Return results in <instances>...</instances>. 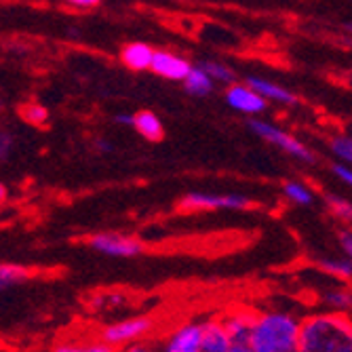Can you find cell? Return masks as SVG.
Listing matches in <instances>:
<instances>
[{
    "instance_id": "6da1fadb",
    "label": "cell",
    "mask_w": 352,
    "mask_h": 352,
    "mask_svg": "<svg viewBox=\"0 0 352 352\" xmlns=\"http://www.w3.org/2000/svg\"><path fill=\"white\" fill-rule=\"evenodd\" d=\"M348 321L342 316H314L300 325L298 350L306 352H348L352 348Z\"/></svg>"
},
{
    "instance_id": "7a4b0ae2",
    "label": "cell",
    "mask_w": 352,
    "mask_h": 352,
    "mask_svg": "<svg viewBox=\"0 0 352 352\" xmlns=\"http://www.w3.org/2000/svg\"><path fill=\"white\" fill-rule=\"evenodd\" d=\"M300 323L289 314H266L251 325L253 352H294L298 350Z\"/></svg>"
},
{
    "instance_id": "3957f363",
    "label": "cell",
    "mask_w": 352,
    "mask_h": 352,
    "mask_svg": "<svg viewBox=\"0 0 352 352\" xmlns=\"http://www.w3.org/2000/svg\"><path fill=\"white\" fill-rule=\"evenodd\" d=\"M251 129L258 133L260 138L268 140L270 144H276L278 148H283L285 152H289L292 156H298L302 161H312V154L306 146H302L296 138H292L289 133H285L276 126L268 124V122H262V120H253L251 122Z\"/></svg>"
},
{
    "instance_id": "277c9868",
    "label": "cell",
    "mask_w": 352,
    "mask_h": 352,
    "mask_svg": "<svg viewBox=\"0 0 352 352\" xmlns=\"http://www.w3.org/2000/svg\"><path fill=\"white\" fill-rule=\"evenodd\" d=\"M249 205V199L228 195V197H215V195H201V192H192L182 201L184 211H199V209H245Z\"/></svg>"
},
{
    "instance_id": "5b68a950",
    "label": "cell",
    "mask_w": 352,
    "mask_h": 352,
    "mask_svg": "<svg viewBox=\"0 0 352 352\" xmlns=\"http://www.w3.org/2000/svg\"><path fill=\"white\" fill-rule=\"evenodd\" d=\"M91 245L102 253L114 255V258H133L144 249L140 241L122 234H98L91 239Z\"/></svg>"
},
{
    "instance_id": "8992f818",
    "label": "cell",
    "mask_w": 352,
    "mask_h": 352,
    "mask_svg": "<svg viewBox=\"0 0 352 352\" xmlns=\"http://www.w3.org/2000/svg\"><path fill=\"white\" fill-rule=\"evenodd\" d=\"M152 321L150 318H131V321H124L118 325H112L104 331V342L108 346H120L124 342H131L140 336H144L146 331H150Z\"/></svg>"
},
{
    "instance_id": "52a82bcc",
    "label": "cell",
    "mask_w": 352,
    "mask_h": 352,
    "mask_svg": "<svg viewBox=\"0 0 352 352\" xmlns=\"http://www.w3.org/2000/svg\"><path fill=\"white\" fill-rule=\"evenodd\" d=\"M150 70L156 72L158 76H165L169 80H184V76L190 72V63L177 55L165 53V51H154Z\"/></svg>"
},
{
    "instance_id": "ba28073f",
    "label": "cell",
    "mask_w": 352,
    "mask_h": 352,
    "mask_svg": "<svg viewBox=\"0 0 352 352\" xmlns=\"http://www.w3.org/2000/svg\"><path fill=\"white\" fill-rule=\"evenodd\" d=\"M226 100L234 110L247 112V114H258L266 108V100L260 93H255L249 85H234L228 89Z\"/></svg>"
},
{
    "instance_id": "9c48e42d",
    "label": "cell",
    "mask_w": 352,
    "mask_h": 352,
    "mask_svg": "<svg viewBox=\"0 0 352 352\" xmlns=\"http://www.w3.org/2000/svg\"><path fill=\"white\" fill-rule=\"evenodd\" d=\"M251 325L253 321L243 314L223 323L228 333V352H251Z\"/></svg>"
},
{
    "instance_id": "30bf717a",
    "label": "cell",
    "mask_w": 352,
    "mask_h": 352,
    "mask_svg": "<svg viewBox=\"0 0 352 352\" xmlns=\"http://www.w3.org/2000/svg\"><path fill=\"white\" fill-rule=\"evenodd\" d=\"M201 338H203V325H186L171 338L167 348L171 352H199Z\"/></svg>"
},
{
    "instance_id": "8fae6325",
    "label": "cell",
    "mask_w": 352,
    "mask_h": 352,
    "mask_svg": "<svg viewBox=\"0 0 352 352\" xmlns=\"http://www.w3.org/2000/svg\"><path fill=\"white\" fill-rule=\"evenodd\" d=\"M154 49L144 45V43H133V45H126L120 53V59L126 68L131 70H148L150 68V61H152Z\"/></svg>"
},
{
    "instance_id": "7c38bea8",
    "label": "cell",
    "mask_w": 352,
    "mask_h": 352,
    "mask_svg": "<svg viewBox=\"0 0 352 352\" xmlns=\"http://www.w3.org/2000/svg\"><path fill=\"white\" fill-rule=\"evenodd\" d=\"M201 350L205 352H228V333L226 327L219 323L203 325Z\"/></svg>"
},
{
    "instance_id": "4fadbf2b",
    "label": "cell",
    "mask_w": 352,
    "mask_h": 352,
    "mask_svg": "<svg viewBox=\"0 0 352 352\" xmlns=\"http://www.w3.org/2000/svg\"><path fill=\"white\" fill-rule=\"evenodd\" d=\"M249 87L255 93H260L264 100H274V102H280V104H296V98L289 91L274 85V82H268L264 78H249Z\"/></svg>"
},
{
    "instance_id": "5bb4252c",
    "label": "cell",
    "mask_w": 352,
    "mask_h": 352,
    "mask_svg": "<svg viewBox=\"0 0 352 352\" xmlns=\"http://www.w3.org/2000/svg\"><path fill=\"white\" fill-rule=\"evenodd\" d=\"M131 124L135 126L140 135H144L150 142H158V140L163 138V124H161V120H158V116L152 114V112H140V114H135Z\"/></svg>"
},
{
    "instance_id": "9a60e30c",
    "label": "cell",
    "mask_w": 352,
    "mask_h": 352,
    "mask_svg": "<svg viewBox=\"0 0 352 352\" xmlns=\"http://www.w3.org/2000/svg\"><path fill=\"white\" fill-rule=\"evenodd\" d=\"M186 80V89L192 93V95H207L211 91V76L203 70V68H190V72L184 76Z\"/></svg>"
},
{
    "instance_id": "2e32d148",
    "label": "cell",
    "mask_w": 352,
    "mask_h": 352,
    "mask_svg": "<svg viewBox=\"0 0 352 352\" xmlns=\"http://www.w3.org/2000/svg\"><path fill=\"white\" fill-rule=\"evenodd\" d=\"M28 270L25 268H19V266H11V264H5L0 266V289H5V287H11L23 278H28Z\"/></svg>"
},
{
    "instance_id": "e0dca14e",
    "label": "cell",
    "mask_w": 352,
    "mask_h": 352,
    "mask_svg": "<svg viewBox=\"0 0 352 352\" xmlns=\"http://www.w3.org/2000/svg\"><path fill=\"white\" fill-rule=\"evenodd\" d=\"M285 195L289 197L294 203H298V205H310V203H312V192H310L306 186L296 184V182H292V184H287V186H285Z\"/></svg>"
},
{
    "instance_id": "ac0fdd59",
    "label": "cell",
    "mask_w": 352,
    "mask_h": 352,
    "mask_svg": "<svg viewBox=\"0 0 352 352\" xmlns=\"http://www.w3.org/2000/svg\"><path fill=\"white\" fill-rule=\"evenodd\" d=\"M321 268L331 274V276H338V278H350L352 274V266H350V260H325L321 264Z\"/></svg>"
},
{
    "instance_id": "d6986e66",
    "label": "cell",
    "mask_w": 352,
    "mask_h": 352,
    "mask_svg": "<svg viewBox=\"0 0 352 352\" xmlns=\"http://www.w3.org/2000/svg\"><path fill=\"white\" fill-rule=\"evenodd\" d=\"M21 116L25 118V122H30V124H43L45 120H47V110L43 108V106H34V104H30V106H23L21 110Z\"/></svg>"
},
{
    "instance_id": "ffe728a7",
    "label": "cell",
    "mask_w": 352,
    "mask_h": 352,
    "mask_svg": "<svg viewBox=\"0 0 352 352\" xmlns=\"http://www.w3.org/2000/svg\"><path fill=\"white\" fill-rule=\"evenodd\" d=\"M331 150H333V154L338 156V158H342L344 163H350L352 161V142H350V138H336L333 142H331Z\"/></svg>"
},
{
    "instance_id": "44dd1931",
    "label": "cell",
    "mask_w": 352,
    "mask_h": 352,
    "mask_svg": "<svg viewBox=\"0 0 352 352\" xmlns=\"http://www.w3.org/2000/svg\"><path fill=\"white\" fill-rule=\"evenodd\" d=\"M325 302L331 306V308H350V294L344 292V289H336V292H327L325 294Z\"/></svg>"
},
{
    "instance_id": "7402d4cb",
    "label": "cell",
    "mask_w": 352,
    "mask_h": 352,
    "mask_svg": "<svg viewBox=\"0 0 352 352\" xmlns=\"http://www.w3.org/2000/svg\"><path fill=\"white\" fill-rule=\"evenodd\" d=\"M203 70L211 76V78H215V80H232V72L226 68V66H221V63H205L203 66Z\"/></svg>"
},
{
    "instance_id": "603a6c76",
    "label": "cell",
    "mask_w": 352,
    "mask_h": 352,
    "mask_svg": "<svg viewBox=\"0 0 352 352\" xmlns=\"http://www.w3.org/2000/svg\"><path fill=\"white\" fill-rule=\"evenodd\" d=\"M329 205L333 207V211L338 213V215H344V219H350V203L348 201H342V199H336V197H331L329 199Z\"/></svg>"
},
{
    "instance_id": "cb8c5ba5",
    "label": "cell",
    "mask_w": 352,
    "mask_h": 352,
    "mask_svg": "<svg viewBox=\"0 0 352 352\" xmlns=\"http://www.w3.org/2000/svg\"><path fill=\"white\" fill-rule=\"evenodd\" d=\"M333 173H336L340 179H344L346 184L352 182V173H350V169H348L346 165H333Z\"/></svg>"
},
{
    "instance_id": "d4e9b609",
    "label": "cell",
    "mask_w": 352,
    "mask_h": 352,
    "mask_svg": "<svg viewBox=\"0 0 352 352\" xmlns=\"http://www.w3.org/2000/svg\"><path fill=\"white\" fill-rule=\"evenodd\" d=\"M342 245H344L346 255H350V253H352V234H350V232H344V234H342Z\"/></svg>"
},
{
    "instance_id": "484cf974",
    "label": "cell",
    "mask_w": 352,
    "mask_h": 352,
    "mask_svg": "<svg viewBox=\"0 0 352 352\" xmlns=\"http://www.w3.org/2000/svg\"><path fill=\"white\" fill-rule=\"evenodd\" d=\"M68 3H72L76 7H95V5H100L102 0H68Z\"/></svg>"
},
{
    "instance_id": "4316f807",
    "label": "cell",
    "mask_w": 352,
    "mask_h": 352,
    "mask_svg": "<svg viewBox=\"0 0 352 352\" xmlns=\"http://www.w3.org/2000/svg\"><path fill=\"white\" fill-rule=\"evenodd\" d=\"M116 122H120V124H131L133 122V116H129V114H118L116 116Z\"/></svg>"
},
{
    "instance_id": "83f0119b",
    "label": "cell",
    "mask_w": 352,
    "mask_h": 352,
    "mask_svg": "<svg viewBox=\"0 0 352 352\" xmlns=\"http://www.w3.org/2000/svg\"><path fill=\"white\" fill-rule=\"evenodd\" d=\"M7 199V188L3 186V184H0V203H3Z\"/></svg>"
}]
</instances>
